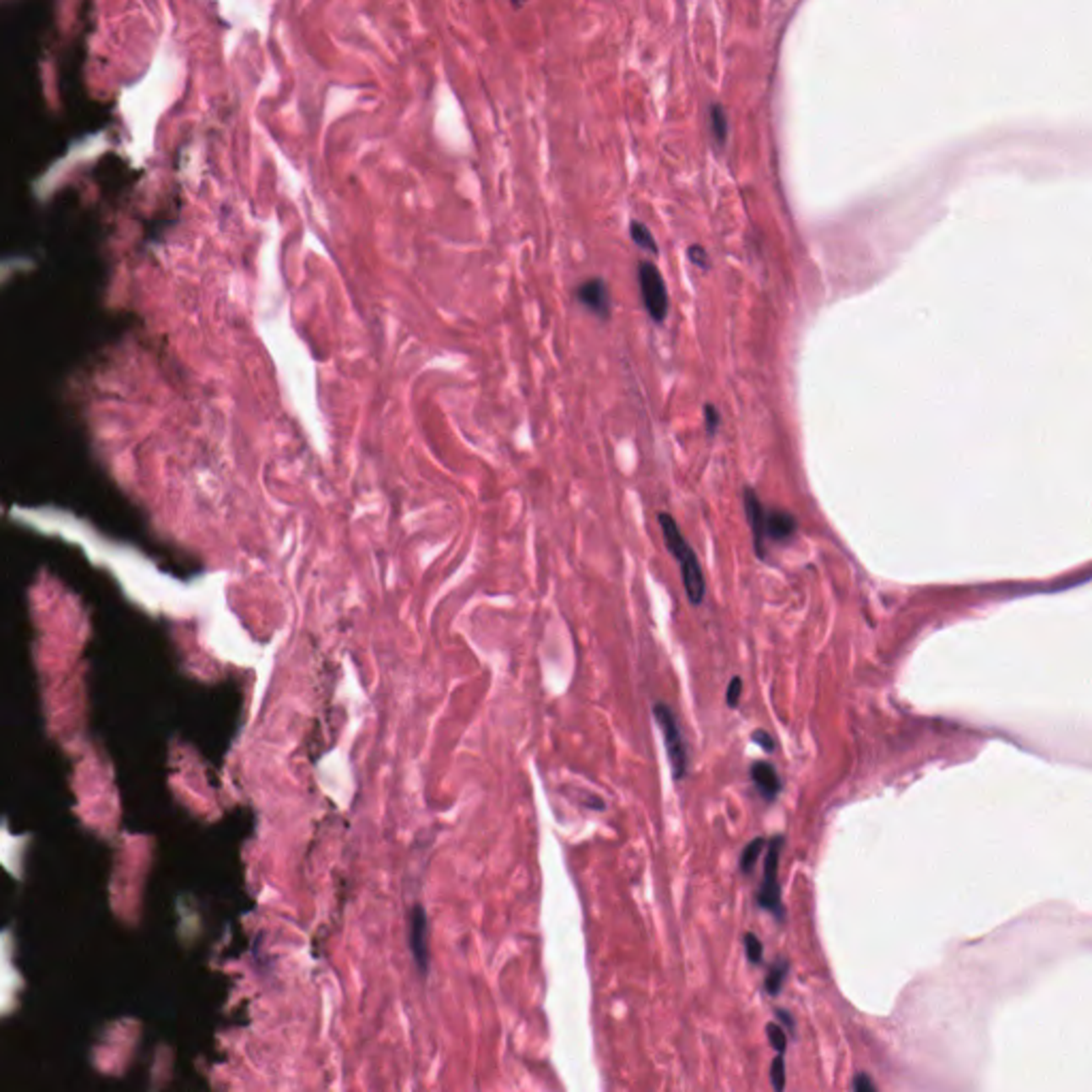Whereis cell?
<instances>
[{
  "instance_id": "13",
  "label": "cell",
  "mask_w": 1092,
  "mask_h": 1092,
  "mask_svg": "<svg viewBox=\"0 0 1092 1092\" xmlns=\"http://www.w3.org/2000/svg\"><path fill=\"white\" fill-rule=\"evenodd\" d=\"M745 952L747 958H749L751 964H762V956H764V945L753 932H747L745 935Z\"/></svg>"
},
{
  "instance_id": "11",
  "label": "cell",
  "mask_w": 1092,
  "mask_h": 1092,
  "mask_svg": "<svg viewBox=\"0 0 1092 1092\" xmlns=\"http://www.w3.org/2000/svg\"><path fill=\"white\" fill-rule=\"evenodd\" d=\"M787 973H790V962H787L785 958L777 960L773 964V967H770L769 975H766V980H764V988H766V992L770 994V997H777V994L781 992L783 981H785Z\"/></svg>"
},
{
  "instance_id": "20",
  "label": "cell",
  "mask_w": 1092,
  "mask_h": 1092,
  "mask_svg": "<svg viewBox=\"0 0 1092 1092\" xmlns=\"http://www.w3.org/2000/svg\"><path fill=\"white\" fill-rule=\"evenodd\" d=\"M854 1092H879L868 1073H858L854 1079Z\"/></svg>"
},
{
  "instance_id": "12",
  "label": "cell",
  "mask_w": 1092,
  "mask_h": 1092,
  "mask_svg": "<svg viewBox=\"0 0 1092 1092\" xmlns=\"http://www.w3.org/2000/svg\"><path fill=\"white\" fill-rule=\"evenodd\" d=\"M764 847H766V841L762 839V836H758V839H753V841H751L749 845H747L745 850H742V854H741V871L742 872H747V875H749V872H753L755 864L760 862V854L764 851Z\"/></svg>"
},
{
  "instance_id": "4",
  "label": "cell",
  "mask_w": 1092,
  "mask_h": 1092,
  "mask_svg": "<svg viewBox=\"0 0 1092 1092\" xmlns=\"http://www.w3.org/2000/svg\"><path fill=\"white\" fill-rule=\"evenodd\" d=\"M636 278H638L643 307L651 316L653 323L661 324L668 318L670 312V295L668 286L664 282V275L660 274V269L651 261H640L636 265Z\"/></svg>"
},
{
  "instance_id": "3",
  "label": "cell",
  "mask_w": 1092,
  "mask_h": 1092,
  "mask_svg": "<svg viewBox=\"0 0 1092 1092\" xmlns=\"http://www.w3.org/2000/svg\"><path fill=\"white\" fill-rule=\"evenodd\" d=\"M653 717H655L657 725H660L661 734H664L666 753H668V760L672 764L675 779L676 781H683L689 770V753L683 734H681L679 721H676L672 709L668 704H664V702H657L653 706Z\"/></svg>"
},
{
  "instance_id": "17",
  "label": "cell",
  "mask_w": 1092,
  "mask_h": 1092,
  "mask_svg": "<svg viewBox=\"0 0 1092 1092\" xmlns=\"http://www.w3.org/2000/svg\"><path fill=\"white\" fill-rule=\"evenodd\" d=\"M702 414H704V425L709 436H715L717 429H720L721 425V414L717 412V408L713 404H706L704 410H702Z\"/></svg>"
},
{
  "instance_id": "14",
  "label": "cell",
  "mask_w": 1092,
  "mask_h": 1092,
  "mask_svg": "<svg viewBox=\"0 0 1092 1092\" xmlns=\"http://www.w3.org/2000/svg\"><path fill=\"white\" fill-rule=\"evenodd\" d=\"M766 1035H769L770 1046H773L774 1050H777V1054H781V1057H783V1054H785V1047H787V1037H785V1033H783L781 1026H779L777 1022H770V1024L766 1026Z\"/></svg>"
},
{
  "instance_id": "2",
  "label": "cell",
  "mask_w": 1092,
  "mask_h": 1092,
  "mask_svg": "<svg viewBox=\"0 0 1092 1092\" xmlns=\"http://www.w3.org/2000/svg\"><path fill=\"white\" fill-rule=\"evenodd\" d=\"M661 525V534H664V542L668 546V551L672 553V557L679 562L681 568V579H683L685 591H687V598L693 606H700L706 598V579L704 572H702L700 562H698L696 553L689 546V542L685 540V535L681 534L679 525L668 513H660L657 514Z\"/></svg>"
},
{
  "instance_id": "19",
  "label": "cell",
  "mask_w": 1092,
  "mask_h": 1092,
  "mask_svg": "<svg viewBox=\"0 0 1092 1092\" xmlns=\"http://www.w3.org/2000/svg\"><path fill=\"white\" fill-rule=\"evenodd\" d=\"M751 738H753V741L758 742V745H760L762 749L766 751V753H773V751L777 749V745H774V738L770 736V734L766 732V730H755V732L751 734Z\"/></svg>"
},
{
  "instance_id": "16",
  "label": "cell",
  "mask_w": 1092,
  "mask_h": 1092,
  "mask_svg": "<svg viewBox=\"0 0 1092 1092\" xmlns=\"http://www.w3.org/2000/svg\"><path fill=\"white\" fill-rule=\"evenodd\" d=\"M687 257H689V261H692L693 265L698 267V269H709V267H710L709 252H706V247L700 246V243H693V246H689Z\"/></svg>"
},
{
  "instance_id": "9",
  "label": "cell",
  "mask_w": 1092,
  "mask_h": 1092,
  "mask_svg": "<svg viewBox=\"0 0 1092 1092\" xmlns=\"http://www.w3.org/2000/svg\"><path fill=\"white\" fill-rule=\"evenodd\" d=\"M709 133H710V141L715 145L717 149H724L728 145V137H730V120H728V111L721 103H713L709 107Z\"/></svg>"
},
{
  "instance_id": "21",
  "label": "cell",
  "mask_w": 1092,
  "mask_h": 1092,
  "mask_svg": "<svg viewBox=\"0 0 1092 1092\" xmlns=\"http://www.w3.org/2000/svg\"><path fill=\"white\" fill-rule=\"evenodd\" d=\"M777 1018H779V1020H781V1022H783V1024H785V1026H787V1029H790V1030H791V1033H794V1018H791V1016H790V1013H787V1012H783V1009H777Z\"/></svg>"
},
{
  "instance_id": "8",
  "label": "cell",
  "mask_w": 1092,
  "mask_h": 1092,
  "mask_svg": "<svg viewBox=\"0 0 1092 1092\" xmlns=\"http://www.w3.org/2000/svg\"><path fill=\"white\" fill-rule=\"evenodd\" d=\"M751 779H753L755 787L760 790V796L766 802L777 801L779 791H781V779H779L777 770H774V766L770 762H755V764H751Z\"/></svg>"
},
{
  "instance_id": "15",
  "label": "cell",
  "mask_w": 1092,
  "mask_h": 1092,
  "mask_svg": "<svg viewBox=\"0 0 1092 1092\" xmlns=\"http://www.w3.org/2000/svg\"><path fill=\"white\" fill-rule=\"evenodd\" d=\"M770 1079H773L774 1092L785 1090V1061H783L781 1054H777V1058L773 1061V1069H770Z\"/></svg>"
},
{
  "instance_id": "18",
  "label": "cell",
  "mask_w": 1092,
  "mask_h": 1092,
  "mask_svg": "<svg viewBox=\"0 0 1092 1092\" xmlns=\"http://www.w3.org/2000/svg\"><path fill=\"white\" fill-rule=\"evenodd\" d=\"M741 696H742V679L741 676H734L728 685V692H725V702H728L730 709H736L741 704Z\"/></svg>"
},
{
  "instance_id": "5",
  "label": "cell",
  "mask_w": 1092,
  "mask_h": 1092,
  "mask_svg": "<svg viewBox=\"0 0 1092 1092\" xmlns=\"http://www.w3.org/2000/svg\"><path fill=\"white\" fill-rule=\"evenodd\" d=\"M783 843L785 836H773L766 845V860H764V877H762V886L758 892V905L764 911L773 913L777 920L785 917V909L781 903V888H779V860H781Z\"/></svg>"
},
{
  "instance_id": "6",
  "label": "cell",
  "mask_w": 1092,
  "mask_h": 1092,
  "mask_svg": "<svg viewBox=\"0 0 1092 1092\" xmlns=\"http://www.w3.org/2000/svg\"><path fill=\"white\" fill-rule=\"evenodd\" d=\"M574 299L600 320L611 318V288L602 278H589L574 288Z\"/></svg>"
},
{
  "instance_id": "7",
  "label": "cell",
  "mask_w": 1092,
  "mask_h": 1092,
  "mask_svg": "<svg viewBox=\"0 0 1092 1092\" xmlns=\"http://www.w3.org/2000/svg\"><path fill=\"white\" fill-rule=\"evenodd\" d=\"M427 915L421 907H414L412 917H410V949L414 953L418 969L427 971L429 969V941H427Z\"/></svg>"
},
{
  "instance_id": "10",
  "label": "cell",
  "mask_w": 1092,
  "mask_h": 1092,
  "mask_svg": "<svg viewBox=\"0 0 1092 1092\" xmlns=\"http://www.w3.org/2000/svg\"><path fill=\"white\" fill-rule=\"evenodd\" d=\"M629 237H632V242H634L643 252H649V254H653V257L660 254V246H657L655 237H653V233L649 231V226L644 225V222L640 220L629 222Z\"/></svg>"
},
{
  "instance_id": "1",
  "label": "cell",
  "mask_w": 1092,
  "mask_h": 1092,
  "mask_svg": "<svg viewBox=\"0 0 1092 1092\" xmlns=\"http://www.w3.org/2000/svg\"><path fill=\"white\" fill-rule=\"evenodd\" d=\"M742 503H745L747 521L753 531L755 555L760 559H766V542L785 544L798 531V521L794 514L783 508H766L751 486H747L742 493Z\"/></svg>"
}]
</instances>
